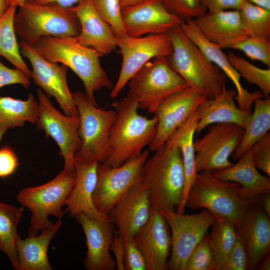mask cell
<instances>
[{
  "label": "cell",
  "instance_id": "cell-27",
  "mask_svg": "<svg viewBox=\"0 0 270 270\" xmlns=\"http://www.w3.org/2000/svg\"><path fill=\"white\" fill-rule=\"evenodd\" d=\"M238 160L236 163L228 168L212 172V174L220 180L239 184L240 195L245 200H252L261 194L270 192V178L258 170L253 162L251 150Z\"/></svg>",
  "mask_w": 270,
  "mask_h": 270
},
{
  "label": "cell",
  "instance_id": "cell-38",
  "mask_svg": "<svg viewBox=\"0 0 270 270\" xmlns=\"http://www.w3.org/2000/svg\"><path fill=\"white\" fill-rule=\"evenodd\" d=\"M214 256L206 236L190 254L185 270H216Z\"/></svg>",
  "mask_w": 270,
  "mask_h": 270
},
{
  "label": "cell",
  "instance_id": "cell-50",
  "mask_svg": "<svg viewBox=\"0 0 270 270\" xmlns=\"http://www.w3.org/2000/svg\"><path fill=\"white\" fill-rule=\"evenodd\" d=\"M252 4L270 10V0H247Z\"/></svg>",
  "mask_w": 270,
  "mask_h": 270
},
{
  "label": "cell",
  "instance_id": "cell-32",
  "mask_svg": "<svg viewBox=\"0 0 270 270\" xmlns=\"http://www.w3.org/2000/svg\"><path fill=\"white\" fill-rule=\"evenodd\" d=\"M24 214L22 208L0 202V251L8 256L16 270L18 267L16 244L19 236L17 229Z\"/></svg>",
  "mask_w": 270,
  "mask_h": 270
},
{
  "label": "cell",
  "instance_id": "cell-31",
  "mask_svg": "<svg viewBox=\"0 0 270 270\" xmlns=\"http://www.w3.org/2000/svg\"><path fill=\"white\" fill-rule=\"evenodd\" d=\"M258 98L254 102V109L244 129L240 142L232 154L234 160L239 159L270 129V99Z\"/></svg>",
  "mask_w": 270,
  "mask_h": 270
},
{
  "label": "cell",
  "instance_id": "cell-48",
  "mask_svg": "<svg viewBox=\"0 0 270 270\" xmlns=\"http://www.w3.org/2000/svg\"><path fill=\"white\" fill-rule=\"evenodd\" d=\"M254 199L258 202L266 214L270 216V192L261 194Z\"/></svg>",
  "mask_w": 270,
  "mask_h": 270
},
{
  "label": "cell",
  "instance_id": "cell-22",
  "mask_svg": "<svg viewBox=\"0 0 270 270\" xmlns=\"http://www.w3.org/2000/svg\"><path fill=\"white\" fill-rule=\"evenodd\" d=\"M70 8L80 22V32L76 38L80 44L103 56L116 50V36L96 10L92 0H84Z\"/></svg>",
  "mask_w": 270,
  "mask_h": 270
},
{
  "label": "cell",
  "instance_id": "cell-28",
  "mask_svg": "<svg viewBox=\"0 0 270 270\" xmlns=\"http://www.w3.org/2000/svg\"><path fill=\"white\" fill-rule=\"evenodd\" d=\"M62 225V218L40 234L17 240L18 260L17 270H52L48 258V251L50 242Z\"/></svg>",
  "mask_w": 270,
  "mask_h": 270
},
{
  "label": "cell",
  "instance_id": "cell-5",
  "mask_svg": "<svg viewBox=\"0 0 270 270\" xmlns=\"http://www.w3.org/2000/svg\"><path fill=\"white\" fill-rule=\"evenodd\" d=\"M14 16L15 32L20 42L31 45L45 36L77 37L80 26L71 8L27 0Z\"/></svg>",
  "mask_w": 270,
  "mask_h": 270
},
{
  "label": "cell",
  "instance_id": "cell-37",
  "mask_svg": "<svg viewBox=\"0 0 270 270\" xmlns=\"http://www.w3.org/2000/svg\"><path fill=\"white\" fill-rule=\"evenodd\" d=\"M98 14L110 26L116 38L126 34L120 0H92Z\"/></svg>",
  "mask_w": 270,
  "mask_h": 270
},
{
  "label": "cell",
  "instance_id": "cell-6",
  "mask_svg": "<svg viewBox=\"0 0 270 270\" xmlns=\"http://www.w3.org/2000/svg\"><path fill=\"white\" fill-rule=\"evenodd\" d=\"M240 185L216 178L210 171L198 172L190 186L186 207L206 209L216 218L233 223L239 228L251 200L240 195Z\"/></svg>",
  "mask_w": 270,
  "mask_h": 270
},
{
  "label": "cell",
  "instance_id": "cell-3",
  "mask_svg": "<svg viewBox=\"0 0 270 270\" xmlns=\"http://www.w3.org/2000/svg\"><path fill=\"white\" fill-rule=\"evenodd\" d=\"M154 152L144 164L142 176L151 206L160 212L176 211L185 182L180 152L168 142Z\"/></svg>",
  "mask_w": 270,
  "mask_h": 270
},
{
  "label": "cell",
  "instance_id": "cell-2",
  "mask_svg": "<svg viewBox=\"0 0 270 270\" xmlns=\"http://www.w3.org/2000/svg\"><path fill=\"white\" fill-rule=\"evenodd\" d=\"M30 46L48 61L70 68L82 81L88 100L95 105V92L114 86L100 64V58L104 56L80 44L76 37L45 36Z\"/></svg>",
  "mask_w": 270,
  "mask_h": 270
},
{
  "label": "cell",
  "instance_id": "cell-21",
  "mask_svg": "<svg viewBox=\"0 0 270 270\" xmlns=\"http://www.w3.org/2000/svg\"><path fill=\"white\" fill-rule=\"evenodd\" d=\"M151 205L142 179L113 206L108 216L122 238L132 237L148 220Z\"/></svg>",
  "mask_w": 270,
  "mask_h": 270
},
{
  "label": "cell",
  "instance_id": "cell-17",
  "mask_svg": "<svg viewBox=\"0 0 270 270\" xmlns=\"http://www.w3.org/2000/svg\"><path fill=\"white\" fill-rule=\"evenodd\" d=\"M122 20L126 34L132 37L167 33L182 20L168 12L162 0H143L123 8Z\"/></svg>",
  "mask_w": 270,
  "mask_h": 270
},
{
  "label": "cell",
  "instance_id": "cell-34",
  "mask_svg": "<svg viewBox=\"0 0 270 270\" xmlns=\"http://www.w3.org/2000/svg\"><path fill=\"white\" fill-rule=\"evenodd\" d=\"M208 236L216 261V270H221L227 257L234 246L238 235V228L232 222L216 218Z\"/></svg>",
  "mask_w": 270,
  "mask_h": 270
},
{
  "label": "cell",
  "instance_id": "cell-40",
  "mask_svg": "<svg viewBox=\"0 0 270 270\" xmlns=\"http://www.w3.org/2000/svg\"><path fill=\"white\" fill-rule=\"evenodd\" d=\"M166 10L182 20L196 18L206 12L200 0H162Z\"/></svg>",
  "mask_w": 270,
  "mask_h": 270
},
{
  "label": "cell",
  "instance_id": "cell-10",
  "mask_svg": "<svg viewBox=\"0 0 270 270\" xmlns=\"http://www.w3.org/2000/svg\"><path fill=\"white\" fill-rule=\"evenodd\" d=\"M150 152L144 150L138 156L116 167L98 163L92 200L100 213L108 216L116 204L142 179L144 166Z\"/></svg>",
  "mask_w": 270,
  "mask_h": 270
},
{
  "label": "cell",
  "instance_id": "cell-1",
  "mask_svg": "<svg viewBox=\"0 0 270 270\" xmlns=\"http://www.w3.org/2000/svg\"><path fill=\"white\" fill-rule=\"evenodd\" d=\"M112 106L117 116L110 131L104 163L116 167L138 156L151 144L158 120L154 116L148 118L140 114L138 102L128 94Z\"/></svg>",
  "mask_w": 270,
  "mask_h": 270
},
{
  "label": "cell",
  "instance_id": "cell-44",
  "mask_svg": "<svg viewBox=\"0 0 270 270\" xmlns=\"http://www.w3.org/2000/svg\"><path fill=\"white\" fill-rule=\"evenodd\" d=\"M14 84H19L28 88L30 85L29 77L20 70L9 68L0 62V88Z\"/></svg>",
  "mask_w": 270,
  "mask_h": 270
},
{
  "label": "cell",
  "instance_id": "cell-29",
  "mask_svg": "<svg viewBox=\"0 0 270 270\" xmlns=\"http://www.w3.org/2000/svg\"><path fill=\"white\" fill-rule=\"evenodd\" d=\"M198 120L196 110L166 141L179 149L184 172L185 182L180 202L176 212L184 214L188 195L198 174L196 166L194 136Z\"/></svg>",
  "mask_w": 270,
  "mask_h": 270
},
{
  "label": "cell",
  "instance_id": "cell-30",
  "mask_svg": "<svg viewBox=\"0 0 270 270\" xmlns=\"http://www.w3.org/2000/svg\"><path fill=\"white\" fill-rule=\"evenodd\" d=\"M38 112V102L31 93L26 100L0 96V142L8 130L26 122L35 124Z\"/></svg>",
  "mask_w": 270,
  "mask_h": 270
},
{
  "label": "cell",
  "instance_id": "cell-8",
  "mask_svg": "<svg viewBox=\"0 0 270 270\" xmlns=\"http://www.w3.org/2000/svg\"><path fill=\"white\" fill-rule=\"evenodd\" d=\"M128 84V94L137 100L140 108L152 114L169 96L189 86L170 66L166 58L148 62Z\"/></svg>",
  "mask_w": 270,
  "mask_h": 270
},
{
  "label": "cell",
  "instance_id": "cell-12",
  "mask_svg": "<svg viewBox=\"0 0 270 270\" xmlns=\"http://www.w3.org/2000/svg\"><path fill=\"white\" fill-rule=\"evenodd\" d=\"M170 230L171 256L168 270H185L187 260L196 245L207 234L216 217L209 210L184 214L176 211L161 212Z\"/></svg>",
  "mask_w": 270,
  "mask_h": 270
},
{
  "label": "cell",
  "instance_id": "cell-26",
  "mask_svg": "<svg viewBox=\"0 0 270 270\" xmlns=\"http://www.w3.org/2000/svg\"><path fill=\"white\" fill-rule=\"evenodd\" d=\"M236 91L224 86L216 97L206 98L197 108L198 120L196 134H200L208 126L228 123L244 129L251 112L244 111L235 100Z\"/></svg>",
  "mask_w": 270,
  "mask_h": 270
},
{
  "label": "cell",
  "instance_id": "cell-46",
  "mask_svg": "<svg viewBox=\"0 0 270 270\" xmlns=\"http://www.w3.org/2000/svg\"><path fill=\"white\" fill-rule=\"evenodd\" d=\"M247 2V0H200L202 6L212 12L238 10Z\"/></svg>",
  "mask_w": 270,
  "mask_h": 270
},
{
  "label": "cell",
  "instance_id": "cell-9",
  "mask_svg": "<svg viewBox=\"0 0 270 270\" xmlns=\"http://www.w3.org/2000/svg\"><path fill=\"white\" fill-rule=\"evenodd\" d=\"M80 118L78 133L82 144L74 159L104 163L111 128L117 113L91 102L84 93L73 94Z\"/></svg>",
  "mask_w": 270,
  "mask_h": 270
},
{
  "label": "cell",
  "instance_id": "cell-4",
  "mask_svg": "<svg viewBox=\"0 0 270 270\" xmlns=\"http://www.w3.org/2000/svg\"><path fill=\"white\" fill-rule=\"evenodd\" d=\"M172 51L166 58L170 66L192 88L207 98L218 96L226 86V77L182 30L180 26L168 32Z\"/></svg>",
  "mask_w": 270,
  "mask_h": 270
},
{
  "label": "cell",
  "instance_id": "cell-45",
  "mask_svg": "<svg viewBox=\"0 0 270 270\" xmlns=\"http://www.w3.org/2000/svg\"><path fill=\"white\" fill-rule=\"evenodd\" d=\"M19 162L14 150L9 147L0 148V178L12 174L17 169Z\"/></svg>",
  "mask_w": 270,
  "mask_h": 270
},
{
  "label": "cell",
  "instance_id": "cell-35",
  "mask_svg": "<svg viewBox=\"0 0 270 270\" xmlns=\"http://www.w3.org/2000/svg\"><path fill=\"white\" fill-rule=\"evenodd\" d=\"M248 36L270 40V10L248 2L238 10Z\"/></svg>",
  "mask_w": 270,
  "mask_h": 270
},
{
  "label": "cell",
  "instance_id": "cell-14",
  "mask_svg": "<svg viewBox=\"0 0 270 270\" xmlns=\"http://www.w3.org/2000/svg\"><path fill=\"white\" fill-rule=\"evenodd\" d=\"M244 132L240 126L228 123L210 125L203 136L194 140L197 172L220 170L230 166V160Z\"/></svg>",
  "mask_w": 270,
  "mask_h": 270
},
{
  "label": "cell",
  "instance_id": "cell-47",
  "mask_svg": "<svg viewBox=\"0 0 270 270\" xmlns=\"http://www.w3.org/2000/svg\"><path fill=\"white\" fill-rule=\"evenodd\" d=\"M110 250L115 256L116 268L118 270H124L123 240L118 235L116 230L110 246Z\"/></svg>",
  "mask_w": 270,
  "mask_h": 270
},
{
  "label": "cell",
  "instance_id": "cell-52",
  "mask_svg": "<svg viewBox=\"0 0 270 270\" xmlns=\"http://www.w3.org/2000/svg\"><path fill=\"white\" fill-rule=\"evenodd\" d=\"M10 6V0H0V18Z\"/></svg>",
  "mask_w": 270,
  "mask_h": 270
},
{
  "label": "cell",
  "instance_id": "cell-53",
  "mask_svg": "<svg viewBox=\"0 0 270 270\" xmlns=\"http://www.w3.org/2000/svg\"><path fill=\"white\" fill-rule=\"evenodd\" d=\"M143 0H120L122 8L132 6Z\"/></svg>",
  "mask_w": 270,
  "mask_h": 270
},
{
  "label": "cell",
  "instance_id": "cell-42",
  "mask_svg": "<svg viewBox=\"0 0 270 270\" xmlns=\"http://www.w3.org/2000/svg\"><path fill=\"white\" fill-rule=\"evenodd\" d=\"M254 163L258 169L270 176V134L268 132L250 148Z\"/></svg>",
  "mask_w": 270,
  "mask_h": 270
},
{
  "label": "cell",
  "instance_id": "cell-13",
  "mask_svg": "<svg viewBox=\"0 0 270 270\" xmlns=\"http://www.w3.org/2000/svg\"><path fill=\"white\" fill-rule=\"evenodd\" d=\"M38 112L36 124L46 136L52 138L60 148L64 160V170L74 172V156L81 146L78 115L62 114L40 88L36 90Z\"/></svg>",
  "mask_w": 270,
  "mask_h": 270
},
{
  "label": "cell",
  "instance_id": "cell-19",
  "mask_svg": "<svg viewBox=\"0 0 270 270\" xmlns=\"http://www.w3.org/2000/svg\"><path fill=\"white\" fill-rule=\"evenodd\" d=\"M81 226L86 240L87 250L84 264L88 270H114L115 260L110 246L116 231L110 220H99L83 214L74 217Z\"/></svg>",
  "mask_w": 270,
  "mask_h": 270
},
{
  "label": "cell",
  "instance_id": "cell-23",
  "mask_svg": "<svg viewBox=\"0 0 270 270\" xmlns=\"http://www.w3.org/2000/svg\"><path fill=\"white\" fill-rule=\"evenodd\" d=\"M252 198L238 229L244 242L248 260V270L256 269L270 250V220Z\"/></svg>",
  "mask_w": 270,
  "mask_h": 270
},
{
  "label": "cell",
  "instance_id": "cell-33",
  "mask_svg": "<svg viewBox=\"0 0 270 270\" xmlns=\"http://www.w3.org/2000/svg\"><path fill=\"white\" fill-rule=\"evenodd\" d=\"M16 8L10 6L0 18V56L30 78L31 70L22 59L14 28Z\"/></svg>",
  "mask_w": 270,
  "mask_h": 270
},
{
  "label": "cell",
  "instance_id": "cell-11",
  "mask_svg": "<svg viewBox=\"0 0 270 270\" xmlns=\"http://www.w3.org/2000/svg\"><path fill=\"white\" fill-rule=\"evenodd\" d=\"M117 38V47L122 56L120 72L110 96L116 98L131 78L148 62L168 57L172 51L168 32L132 37L126 34Z\"/></svg>",
  "mask_w": 270,
  "mask_h": 270
},
{
  "label": "cell",
  "instance_id": "cell-43",
  "mask_svg": "<svg viewBox=\"0 0 270 270\" xmlns=\"http://www.w3.org/2000/svg\"><path fill=\"white\" fill-rule=\"evenodd\" d=\"M122 238L124 244V270H147L145 259L132 237Z\"/></svg>",
  "mask_w": 270,
  "mask_h": 270
},
{
  "label": "cell",
  "instance_id": "cell-15",
  "mask_svg": "<svg viewBox=\"0 0 270 270\" xmlns=\"http://www.w3.org/2000/svg\"><path fill=\"white\" fill-rule=\"evenodd\" d=\"M20 52L32 66L31 76L34 82L48 94L55 98L64 114L78 115L73 94L67 82L68 67L50 62L40 56L29 44L20 42Z\"/></svg>",
  "mask_w": 270,
  "mask_h": 270
},
{
  "label": "cell",
  "instance_id": "cell-36",
  "mask_svg": "<svg viewBox=\"0 0 270 270\" xmlns=\"http://www.w3.org/2000/svg\"><path fill=\"white\" fill-rule=\"evenodd\" d=\"M227 56L230 64L240 77H243L249 82L256 85L264 98H270V68H260L242 56H237L232 53H230Z\"/></svg>",
  "mask_w": 270,
  "mask_h": 270
},
{
  "label": "cell",
  "instance_id": "cell-39",
  "mask_svg": "<svg viewBox=\"0 0 270 270\" xmlns=\"http://www.w3.org/2000/svg\"><path fill=\"white\" fill-rule=\"evenodd\" d=\"M232 49L243 52L246 56L262 62L270 68V42L260 38L248 36L234 45Z\"/></svg>",
  "mask_w": 270,
  "mask_h": 270
},
{
  "label": "cell",
  "instance_id": "cell-41",
  "mask_svg": "<svg viewBox=\"0 0 270 270\" xmlns=\"http://www.w3.org/2000/svg\"><path fill=\"white\" fill-rule=\"evenodd\" d=\"M248 267V260L246 246L238 228L236 242L221 270H246Z\"/></svg>",
  "mask_w": 270,
  "mask_h": 270
},
{
  "label": "cell",
  "instance_id": "cell-25",
  "mask_svg": "<svg viewBox=\"0 0 270 270\" xmlns=\"http://www.w3.org/2000/svg\"><path fill=\"white\" fill-rule=\"evenodd\" d=\"M98 162L74 159L75 182L65 206L71 217L83 214L99 220L110 219L95 207L92 194L97 182Z\"/></svg>",
  "mask_w": 270,
  "mask_h": 270
},
{
  "label": "cell",
  "instance_id": "cell-20",
  "mask_svg": "<svg viewBox=\"0 0 270 270\" xmlns=\"http://www.w3.org/2000/svg\"><path fill=\"white\" fill-rule=\"evenodd\" d=\"M182 32L202 51L208 59L217 66L234 84L236 88L235 100L242 110L251 112L254 102L264 97L260 91L250 92L243 88L240 76L230 64L228 56L219 46L209 42L200 32L194 19L182 20L179 24Z\"/></svg>",
  "mask_w": 270,
  "mask_h": 270
},
{
  "label": "cell",
  "instance_id": "cell-24",
  "mask_svg": "<svg viewBox=\"0 0 270 270\" xmlns=\"http://www.w3.org/2000/svg\"><path fill=\"white\" fill-rule=\"evenodd\" d=\"M194 20L201 34L222 48H232L248 36L238 10L208 11Z\"/></svg>",
  "mask_w": 270,
  "mask_h": 270
},
{
  "label": "cell",
  "instance_id": "cell-51",
  "mask_svg": "<svg viewBox=\"0 0 270 270\" xmlns=\"http://www.w3.org/2000/svg\"><path fill=\"white\" fill-rule=\"evenodd\" d=\"M257 268L260 270H270V256L268 254L260 262Z\"/></svg>",
  "mask_w": 270,
  "mask_h": 270
},
{
  "label": "cell",
  "instance_id": "cell-54",
  "mask_svg": "<svg viewBox=\"0 0 270 270\" xmlns=\"http://www.w3.org/2000/svg\"><path fill=\"white\" fill-rule=\"evenodd\" d=\"M27 0H10L11 6L18 8Z\"/></svg>",
  "mask_w": 270,
  "mask_h": 270
},
{
  "label": "cell",
  "instance_id": "cell-7",
  "mask_svg": "<svg viewBox=\"0 0 270 270\" xmlns=\"http://www.w3.org/2000/svg\"><path fill=\"white\" fill-rule=\"evenodd\" d=\"M74 172L63 169L54 178L36 186L22 189L16 196L18 202L31 212L28 236H35L39 232L52 226L48 217L62 218V210L74 186Z\"/></svg>",
  "mask_w": 270,
  "mask_h": 270
},
{
  "label": "cell",
  "instance_id": "cell-18",
  "mask_svg": "<svg viewBox=\"0 0 270 270\" xmlns=\"http://www.w3.org/2000/svg\"><path fill=\"white\" fill-rule=\"evenodd\" d=\"M142 253L147 270H167L171 249L169 226L162 213L151 206L146 222L132 236Z\"/></svg>",
  "mask_w": 270,
  "mask_h": 270
},
{
  "label": "cell",
  "instance_id": "cell-49",
  "mask_svg": "<svg viewBox=\"0 0 270 270\" xmlns=\"http://www.w3.org/2000/svg\"><path fill=\"white\" fill-rule=\"evenodd\" d=\"M40 4H54L58 6L70 8L84 0H32Z\"/></svg>",
  "mask_w": 270,
  "mask_h": 270
},
{
  "label": "cell",
  "instance_id": "cell-16",
  "mask_svg": "<svg viewBox=\"0 0 270 270\" xmlns=\"http://www.w3.org/2000/svg\"><path fill=\"white\" fill-rule=\"evenodd\" d=\"M206 98L199 91L188 86L162 102L154 113L158 120L157 129L148 150L154 152L162 146Z\"/></svg>",
  "mask_w": 270,
  "mask_h": 270
}]
</instances>
